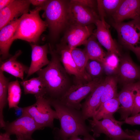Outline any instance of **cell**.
<instances>
[{
  "mask_svg": "<svg viewBox=\"0 0 140 140\" xmlns=\"http://www.w3.org/2000/svg\"><path fill=\"white\" fill-rule=\"evenodd\" d=\"M67 11L69 25L85 26L95 24L100 19L95 10L85 6L75 0L68 1Z\"/></svg>",
  "mask_w": 140,
  "mask_h": 140,
  "instance_id": "cell-10",
  "label": "cell"
},
{
  "mask_svg": "<svg viewBox=\"0 0 140 140\" xmlns=\"http://www.w3.org/2000/svg\"><path fill=\"white\" fill-rule=\"evenodd\" d=\"M105 85V79L93 90L81 104V111L86 120L93 117L101 102Z\"/></svg>",
  "mask_w": 140,
  "mask_h": 140,
  "instance_id": "cell-16",
  "label": "cell"
},
{
  "mask_svg": "<svg viewBox=\"0 0 140 140\" xmlns=\"http://www.w3.org/2000/svg\"><path fill=\"white\" fill-rule=\"evenodd\" d=\"M55 50L58 54L61 62L67 74L75 76L78 83L87 81L78 70L72 55L71 50L68 45L61 42L56 46Z\"/></svg>",
  "mask_w": 140,
  "mask_h": 140,
  "instance_id": "cell-14",
  "label": "cell"
},
{
  "mask_svg": "<svg viewBox=\"0 0 140 140\" xmlns=\"http://www.w3.org/2000/svg\"></svg>",
  "mask_w": 140,
  "mask_h": 140,
  "instance_id": "cell-43",
  "label": "cell"
},
{
  "mask_svg": "<svg viewBox=\"0 0 140 140\" xmlns=\"http://www.w3.org/2000/svg\"><path fill=\"white\" fill-rule=\"evenodd\" d=\"M20 20V18L10 22L0 30V60H6L12 56L9 53L10 47L13 40H12Z\"/></svg>",
  "mask_w": 140,
  "mask_h": 140,
  "instance_id": "cell-19",
  "label": "cell"
},
{
  "mask_svg": "<svg viewBox=\"0 0 140 140\" xmlns=\"http://www.w3.org/2000/svg\"><path fill=\"white\" fill-rule=\"evenodd\" d=\"M49 52L51 55L49 64L45 68L36 73L45 85L46 97L59 99L71 86L67 73L61 63L58 54L48 44Z\"/></svg>",
  "mask_w": 140,
  "mask_h": 140,
  "instance_id": "cell-2",
  "label": "cell"
},
{
  "mask_svg": "<svg viewBox=\"0 0 140 140\" xmlns=\"http://www.w3.org/2000/svg\"><path fill=\"white\" fill-rule=\"evenodd\" d=\"M120 62V58L116 55L107 52L102 64L105 73L109 75L117 74Z\"/></svg>",
  "mask_w": 140,
  "mask_h": 140,
  "instance_id": "cell-29",
  "label": "cell"
},
{
  "mask_svg": "<svg viewBox=\"0 0 140 140\" xmlns=\"http://www.w3.org/2000/svg\"><path fill=\"white\" fill-rule=\"evenodd\" d=\"M117 98L121 106L118 110L120 120H124L131 115L134 104V97L131 83L124 85Z\"/></svg>",
  "mask_w": 140,
  "mask_h": 140,
  "instance_id": "cell-20",
  "label": "cell"
},
{
  "mask_svg": "<svg viewBox=\"0 0 140 140\" xmlns=\"http://www.w3.org/2000/svg\"><path fill=\"white\" fill-rule=\"evenodd\" d=\"M105 80L104 88L98 108L106 101L117 97L118 94L117 85L118 79L117 76L109 75L105 79Z\"/></svg>",
  "mask_w": 140,
  "mask_h": 140,
  "instance_id": "cell-27",
  "label": "cell"
},
{
  "mask_svg": "<svg viewBox=\"0 0 140 140\" xmlns=\"http://www.w3.org/2000/svg\"><path fill=\"white\" fill-rule=\"evenodd\" d=\"M24 89L25 94L34 95L36 98L45 96L46 94L45 85L42 79L38 76L19 82Z\"/></svg>",
  "mask_w": 140,
  "mask_h": 140,
  "instance_id": "cell-23",
  "label": "cell"
},
{
  "mask_svg": "<svg viewBox=\"0 0 140 140\" xmlns=\"http://www.w3.org/2000/svg\"><path fill=\"white\" fill-rule=\"evenodd\" d=\"M32 140H34V139H32Z\"/></svg>",
  "mask_w": 140,
  "mask_h": 140,
  "instance_id": "cell-42",
  "label": "cell"
},
{
  "mask_svg": "<svg viewBox=\"0 0 140 140\" xmlns=\"http://www.w3.org/2000/svg\"><path fill=\"white\" fill-rule=\"evenodd\" d=\"M9 81V78L5 76L4 72L0 70V127L2 128L4 127L5 122L3 111L8 103V86Z\"/></svg>",
  "mask_w": 140,
  "mask_h": 140,
  "instance_id": "cell-26",
  "label": "cell"
},
{
  "mask_svg": "<svg viewBox=\"0 0 140 140\" xmlns=\"http://www.w3.org/2000/svg\"><path fill=\"white\" fill-rule=\"evenodd\" d=\"M36 99L33 105L23 108V114L31 117L42 129L46 127L53 128L54 120L58 119V117L56 111L51 108L50 100L45 96Z\"/></svg>",
  "mask_w": 140,
  "mask_h": 140,
  "instance_id": "cell-7",
  "label": "cell"
},
{
  "mask_svg": "<svg viewBox=\"0 0 140 140\" xmlns=\"http://www.w3.org/2000/svg\"><path fill=\"white\" fill-rule=\"evenodd\" d=\"M104 140H113V139H110L108 137L106 136L105 137V138H104Z\"/></svg>",
  "mask_w": 140,
  "mask_h": 140,
  "instance_id": "cell-41",
  "label": "cell"
},
{
  "mask_svg": "<svg viewBox=\"0 0 140 140\" xmlns=\"http://www.w3.org/2000/svg\"><path fill=\"white\" fill-rule=\"evenodd\" d=\"M112 24L120 44L133 52L140 61V17L127 22Z\"/></svg>",
  "mask_w": 140,
  "mask_h": 140,
  "instance_id": "cell-5",
  "label": "cell"
},
{
  "mask_svg": "<svg viewBox=\"0 0 140 140\" xmlns=\"http://www.w3.org/2000/svg\"><path fill=\"white\" fill-rule=\"evenodd\" d=\"M67 140H92L90 138L84 137L83 139H82L79 138L78 136H74L69 138Z\"/></svg>",
  "mask_w": 140,
  "mask_h": 140,
  "instance_id": "cell-40",
  "label": "cell"
},
{
  "mask_svg": "<svg viewBox=\"0 0 140 140\" xmlns=\"http://www.w3.org/2000/svg\"><path fill=\"white\" fill-rule=\"evenodd\" d=\"M103 80L100 77L87 82L78 83L71 86L58 100L65 105L80 110L81 108V101L86 98Z\"/></svg>",
  "mask_w": 140,
  "mask_h": 140,
  "instance_id": "cell-8",
  "label": "cell"
},
{
  "mask_svg": "<svg viewBox=\"0 0 140 140\" xmlns=\"http://www.w3.org/2000/svg\"><path fill=\"white\" fill-rule=\"evenodd\" d=\"M134 97V104L131 116L140 113V81L131 83Z\"/></svg>",
  "mask_w": 140,
  "mask_h": 140,
  "instance_id": "cell-32",
  "label": "cell"
},
{
  "mask_svg": "<svg viewBox=\"0 0 140 140\" xmlns=\"http://www.w3.org/2000/svg\"><path fill=\"white\" fill-rule=\"evenodd\" d=\"M123 122L124 123L132 125H140V113L128 117Z\"/></svg>",
  "mask_w": 140,
  "mask_h": 140,
  "instance_id": "cell-33",
  "label": "cell"
},
{
  "mask_svg": "<svg viewBox=\"0 0 140 140\" xmlns=\"http://www.w3.org/2000/svg\"><path fill=\"white\" fill-rule=\"evenodd\" d=\"M15 109V113L17 116H19V117L21 116L23 114V108L19 107L14 108Z\"/></svg>",
  "mask_w": 140,
  "mask_h": 140,
  "instance_id": "cell-39",
  "label": "cell"
},
{
  "mask_svg": "<svg viewBox=\"0 0 140 140\" xmlns=\"http://www.w3.org/2000/svg\"><path fill=\"white\" fill-rule=\"evenodd\" d=\"M10 136L5 133H1L0 134V140H11L10 138ZM16 140H22V139L17 138Z\"/></svg>",
  "mask_w": 140,
  "mask_h": 140,
  "instance_id": "cell-38",
  "label": "cell"
},
{
  "mask_svg": "<svg viewBox=\"0 0 140 140\" xmlns=\"http://www.w3.org/2000/svg\"><path fill=\"white\" fill-rule=\"evenodd\" d=\"M88 120L90 131L93 132V136L94 138L100 137L102 134L114 140H130L132 138L121 127L124 124L123 121H117L113 116L101 120L94 118L92 120Z\"/></svg>",
  "mask_w": 140,
  "mask_h": 140,
  "instance_id": "cell-6",
  "label": "cell"
},
{
  "mask_svg": "<svg viewBox=\"0 0 140 140\" xmlns=\"http://www.w3.org/2000/svg\"><path fill=\"white\" fill-rule=\"evenodd\" d=\"M29 0H13L0 11V30L23 14L28 13L31 4Z\"/></svg>",
  "mask_w": 140,
  "mask_h": 140,
  "instance_id": "cell-12",
  "label": "cell"
},
{
  "mask_svg": "<svg viewBox=\"0 0 140 140\" xmlns=\"http://www.w3.org/2000/svg\"><path fill=\"white\" fill-rule=\"evenodd\" d=\"M100 45L93 34L88 38L84 44L85 48L84 49L89 60H96L102 64L107 53L104 51Z\"/></svg>",
  "mask_w": 140,
  "mask_h": 140,
  "instance_id": "cell-22",
  "label": "cell"
},
{
  "mask_svg": "<svg viewBox=\"0 0 140 140\" xmlns=\"http://www.w3.org/2000/svg\"><path fill=\"white\" fill-rule=\"evenodd\" d=\"M93 24L85 26L69 25L65 30L62 42L67 44L72 49L85 44L93 33Z\"/></svg>",
  "mask_w": 140,
  "mask_h": 140,
  "instance_id": "cell-11",
  "label": "cell"
},
{
  "mask_svg": "<svg viewBox=\"0 0 140 140\" xmlns=\"http://www.w3.org/2000/svg\"><path fill=\"white\" fill-rule=\"evenodd\" d=\"M68 1L47 0L40 7L44 12L43 16L53 39L57 38L69 25L68 14Z\"/></svg>",
  "mask_w": 140,
  "mask_h": 140,
  "instance_id": "cell-3",
  "label": "cell"
},
{
  "mask_svg": "<svg viewBox=\"0 0 140 140\" xmlns=\"http://www.w3.org/2000/svg\"><path fill=\"white\" fill-rule=\"evenodd\" d=\"M124 131L132 137L130 140H140V130H132L127 129Z\"/></svg>",
  "mask_w": 140,
  "mask_h": 140,
  "instance_id": "cell-35",
  "label": "cell"
},
{
  "mask_svg": "<svg viewBox=\"0 0 140 140\" xmlns=\"http://www.w3.org/2000/svg\"><path fill=\"white\" fill-rule=\"evenodd\" d=\"M46 0H29L31 3L33 5L37 7H41L43 6L46 2Z\"/></svg>",
  "mask_w": 140,
  "mask_h": 140,
  "instance_id": "cell-36",
  "label": "cell"
},
{
  "mask_svg": "<svg viewBox=\"0 0 140 140\" xmlns=\"http://www.w3.org/2000/svg\"><path fill=\"white\" fill-rule=\"evenodd\" d=\"M48 99L57 112L60 123V129L53 130L56 140H67L72 136L81 135L96 140L89 133L90 128L86 125L81 110L65 105L58 100Z\"/></svg>",
  "mask_w": 140,
  "mask_h": 140,
  "instance_id": "cell-1",
  "label": "cell"
},
{
  "mask_svg": "<svg viewBox=\"0 0 140 140\" xmlns=\"http://www.w3.org/2000/svg\"><path fill=\"white\" fill-rule=\"evenodd\" d=\"M77 2L86 7L93 9L97 8V2L92 0H75Z\"/></svg>",
  "mask_w": 140,
  "mask_h": 140,
  "instance_id": "cell-34",
  "label": "cell"
},
{
  "mask_svg": "<svg viewBox=\"0 0 140 140\" xmlns=\"http://www.w3.org/2000/svg\"><path fill=\"white\" fill-rule=\"evenodd\" d=\"M70 50L74 62L83 78L87 82L92 80L86 70V67L89 59L84 49L76 47Z\"/></svg>",
  "mask_w": 140,
  "mask_h": 140,
  "instance_id": "cell-24",
  "label": "cell"
},
{
  "mask_svg": "<svg viewBox=\"0 0 140 140\" xmlns=\"http://www.w3.org/2000/svg\"><path fill=\"white\" fill-rule=\"evenodd\" d=\"M117 74L118 79L124 85L140 81V66L135 64L129 55L122 56Z\"/></svg>",
  "mask_w": 140,
  "mask_h": 140,
  "instance_id": "cell-13",
  "label": "cell"
},
{
  "mask_svg": "<svg viewBox=\"0 0 140 140\" xmlns=\"http://www.w3.org/2000/svg\"><path fill=\"white\" fill-rule=\"evenodd\" d=\"M114 22L118 23L128 19L140 17V0H123L112 16Z\"/></svg>",
  "mask_w": 140,
  "mask_h": 140,
  "instance_id": "cell-18",
  "label": "cell"
},
{
  "mask_svg": "<svg viewBox=\"0 0 140 140\" xmlns=\"http://www.w3.org/2000/svg\"><path fill=\"white\" fill-rule=\"evenodd\" d=\"M20 84L17 80L9 82V83L8 101L9 109L18 107L22 93Z\"/></svg>",
  "mask_w": 140,
  "mask_h": 140,
  "instance_id": "cell-28",
  "label": "cell"
},
{
  "mask_svg": "<svg viewBox=\"0 0 140 140\" xmlns=\"http://www.w3.org/2000/svg\"><path fill=\"white\" fill-rule=\"evenodd\" d=\"M120 104L117 97L108 100L98 108L92 118L100 120L106 117L113 116L120 108Z\"/></svg>",
  "mask_w": 140,
  "mask_h": 140,
  "instance_id": "cell-25",
  "label": "cell"
},
{
  "mask_svg": "<svg viewBox=\"0 0 140 140\" xmlns=\"http://www.w3.org/2000/svg\"><path fill=\"white\" fill-rule=\"evenodd\" d=\"M86 72L92 80L99 78L104 71L102 64L98 61L89 60L87 64Z\"/></svg>",
  "mask_w": 140,
  "mask_h": 140,
  "instance_id": "cell-30",
  "label": "cell"
},
{
  "mask_svg": "<svg viewBox=\"0 0 140 140\" xmlns=\"http://www.w3.org/2000/svg\"><path fill=\"white\" fill-rule=\"evenodd\" d=\"M123 0H100L103 9L106 14L111 16L116 12Z\"/></svg>",
  "mask_w": 140,
  "mask_h": 140,
  "instance_id": "cell-31",
  "label": "cell"
},
{
  "mask_svg": "<svg viewBox=\"0 0 140 140\" xmlns=\"http://www.w3.org/2000/svg\"><path fill=\"white\" fill-rule=\"evenodd\" d=\"M42 10L36 7L20 17V20L12 40L20 39L36 44L39 37L47 27L45 21L40 18L39 13Z\"/></svg>",
  "mask_w": 140,
  "mask_h": 140,
  "instance_id": "cell-4",
  "label": "cell"
},
{
  "mask_svg": "<svg viewBox=\"0 0 140 140\" xmlns=\"http://www.w3.org/2000/svg\"><path fill=\"white\" fill-rule=\"evenodd\" d=\"M2 129L10 136L15 135L22 140H32L35 131L43 130L31 117L25 114L12 122H5Z\"/></svg>",
  "mask_w": 140,
  "mask_h": 140,
  "instance_id": "cell-9",
  "label": "cell"
},
{
  "mask_svg": "<svg viewBox=\"0 0 140 140\" xmlns=\"http://www.w3.org/2000/svg\"><path fill=\"white\" fill-rule=\"evenodd\" d=\"M31 48V62L26 78L42 69L50 63L47 57L48 45L47 44L40 46L30 44Z\"/></svg>",
  "mask_w": 140,
  "mask_h": 140,
  "instance_id": "cell-17",
  "label": "cell"
},
{
  "mask_svg": "<svg viewBox=\"0 0 140 140\" xmlns=\"http://www.w3.org/2000/svg\"><path fill=\"white\" fill-rule=\"evenodd\" d=\"M22 53V51L18 50L13 55L5 61L0 60V70L20 78L23 81L24 73L27 74L29 67L17 61V58Z\"/></svg>",
  "mask_w": 140,
  "mask_h": 140,
  "instance_id": "cell-21",
  "label": "cell"
},
{
  "mask_svg": "<svg viewBox=\"0 0 140 140\" xmlns=\"http://www.w3.org/2000/svg\"><path fill=\"white\" fill-rule=\"evenodd\" d=\"M95 24L96 28L93 34L100 44L107 50L108 53H113L119 57H121L120 51L111 36L108 24L103 23L100 19L97 20Z\"/></svg>",
  "mask_w": 140,
  "mask_h": 140,
  "instance_id": "cell-15",
  "label": "cell"
},
{
  "mask_svg": "<svg viewBox=\"0 0 140 140\" xmlns=\"http://www.w3.org/2000/svg\"><path fill=\"white\" fill-rule=\"evenodd\" d=\"M13 0H0V11L7 6Z\"/></svg>",
  "mask_w": 140,
  "mask_h": 140,
  "instance_id": "cell-37",
  "label": "cell"
}]
</instances>
